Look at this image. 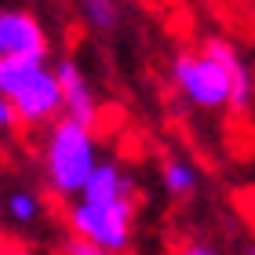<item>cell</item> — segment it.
Wrapping results in <instances>:
<instances>
[{
    "instance_id": "9",
    "label": "cell",
    "mask_w": 255,
    "mask_h": 255,
    "mask_svg": "<svg viewBox=\"0 0 255 255\" xmlns=\"http://www.w3.org/2000/svg\"><path fill=\"white\" fill-rule=\"evenodd\" d=\"M40 66V59H0V99H11Z\"/></svg>"
},
{
    "instance_id": "7",
    "label": "cell",
    "mask_w": 255,
    "mask_h": 255,
    "mask_svg": "<svg viewBox=\"0 0 255 255\" xmlns=\"http://www.w3.org/2000/svg\"><path fill=\"white\" fill-rule=\"evenodd\" d=\"M84 201H131L135 197V186L128 179V171L117 164V160H99V168L91 171L88 186H84Z\"/></svg>"
},
{
    "instance_id": "12",
    "label": "cell",
    "mask_w": 255,
    "mask_h": 255,
    "mask_svg": "<svg viewBox=\"0 0 255 255\" xmlns=\"http://www.w3.org/2000/svg\"><path fill=\"white\" fill-rule=\"evenodd\" d=\"M22 121H18V113H15V106H11L7 99H0V146L7 142L11 135H15V128H18Z\"/></svg>"
},
{
    "instance_id": "8",
    "label": "cell",
    "mask_w": 255,
    "mask_h": 255,
    "mask_svg": "<svg viewBox=\"0 0 255 255\" xmlns=\"http://www.w3.org/2000/svg\"><path fill=\"white\" fill-rule=\"evenodd\" d=\"M160 182H164V190L175 197V201H182V197H190L197 190V168L186 157H168L164 164H160Z\"/></svg>"
},
{
    "instance_id": "13",
    "label": "cell",
    "mask_w": 255,
    "mask_h": 255,
    "mask_svg": "<svg viewBox=\"0 0 255 255\" xmlns=\"http://www.w3.org/2000/svg\"><path fill=\"white\" fill-rule=\"evenodd\" d=\"M62 255H110V252H102V248H95V245H88V241H80V237L69 234L62 241Z\"/></svg>"
},
{
    "instance_id": "10",
    "label": "cell",
    "mask_w": 255,
    "mask_h": 255,
    "mask_svg": "<svg viewBox=\"0 0 255 255\" xmlns=\"http://www.w3.org/2000/svg\"><path fill=\"white\" fill-rule=\"evenodd\" d=\"M80 15L84 26L95 33H113L121 22V4L117 0H80Z\"/></svg>"
},
{
    "instance_id": "4",
    "label": "cell",
    "mask_w": 255,
    "mask_h": 255,
    "mask_svg": "<svg viewBox=\"0 0 255 255\" xmlns=\"http://www.w3.org/2000/svg\"><path fill=\"white\" fill-rule=\"evenodd\" d=\"M11 106H15L18 121L26 128H40V124H55L62 113V88H59V77H55V69L44 62L37 73H33L26 84H22L15 95L7 99Z\"/></svg>"
},
{
    "instance_id": "14",
    "label": "cell",
    "mask_w": 255,
    "mask_h": 255,
    "mask_svg": "<svg viewBox=\"0 0 255 255\" xmlns=\"http://www.w3.org/2000/svg\"><path fill=\"white\" fill-rule=\"evenodd\" d=\"M179 255H219L212 245H204V241H186V245L179 248Z\"/></svg>"
},
{
    "instance_id": "3",
    "label": "cell",
    "mask_w": 255,
    "mask_h": 255,
    "mask_svg": "<svg viewBox=\"0 0 255 255\" xmlns=\"http://www.w3.org/2000/svg\"><path fill=\"white\" fill-rule=\"evenodd\" d=\"M69 234L88 241L110 255H121L131 245V226H135V197L131 201H73L66 208Z\"/></svg>"
},
{
    "instance_id": "16",
    "label": "cell",
    "mask_w": 255,
    "mask_h": 255,
    "mask_svg": "<svg viewBox=\"0 0 255 255\" xmlns=\"http://www.w3.org/2000/svg\"><path fill=\"white\" fill-rule=\"evenodd\" d=\"M0 255H4V248H0Z\"/></svg>"
},
{
    "instance_id": "6",
    "label": "cell",
    "mask_w": 255,
    "mask_h": 255,
    "mask_svg": "<svg viewBox=\"0 0 255 255\" xmlns=\"http://www.w3.org/2000/svg\"><path fill=\"white\" fill-rule=\"evenodd\" d=\"M55 77H59V88H62V113L84 128H95L102 110H99L95 91H91L88 73L73 59H59L55 62Z\"/></svg>"
},
{
    "instance_id": "11",
    "label": "cell",
    "mask_w": 255,
    "mask_h": 255,
    "mask_svg": "<svg viewBox=\"0 0 255 255\" xmlns=\"http://www.w3.org/2000/svg\"><path fill=\"white\" fill-rule=\"evenodd\" d=\"M4 212L11 215V223H37L40 219V197L33 190H7L4 197Z\"/></svg>"
},
{
    "instance_id": "1",
    "label": "cell",
    "mask_w": 255,
    "mask_h": 255,
    "mask_svg": "<svg viewBox=\"0 0 255 255\" xmlns=\"http://www.w3.org/2000/svg\"><path fill=\"white\" fill-rule=\"evenodd\" d=\"M171 84L197 110H234L252 106V73L226 37H208L201 51H179L171 59Z\"/></svg>"
},
{
    "instance_id": "5",
    "label": "cell",
    "mask_w": 255,
    "mask_h": 255,
    "mask_svg": "<svg viewBox=\"0 0 255 255\" xmlns=\"http://www.w3.org/2000/svg\"><path fill=\"white\" fill-rule=\"evenodd\" d=\"M51 40L40 18L26 7H0V59H40L48 62Z\"/></svg>"
},
{
    "instance_id": "2",
    "label": "cell",
    "mask_w": 255,
    "mask_h": 255,
    "mask_svg": "<svg viewBox=\"0 0 255 255\" xmlns=\"http://www.w3.org/2000/svg\"><path fill=\"white\" fill-rule=\"evenodd\" d=\"M99 142H95V128H84L69 117H59L48 135H44V153H40V164H44V179L55 197L62 201H80L91 171L99 168Z\"/></svg>"
},
{
    "instance_id": "15",
    "label": "cell",
    "mask_w": 255,
    "mask_h": 255,
    "mask_svg": "<svg viewBox=\"0 0 255 255\" xmlns=\"http://www.w3.org/2000/svg\"><path fill=\"white\" fill-rule=\"evenodd\" d=\"M4 255H37V252L26 248V245H11V248H4Z\"/></svg>"
}]
</instances>
